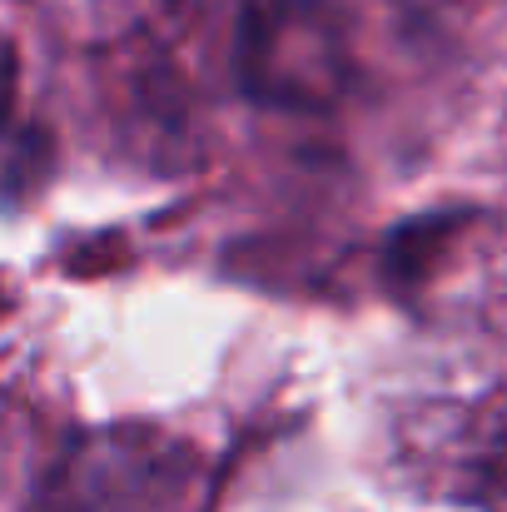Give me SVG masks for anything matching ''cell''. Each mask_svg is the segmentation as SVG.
I'll list each match as a JSON object with an SVG mask.
<instances>
[{
    "label": "cell",
    "instance_id": "1",
    "mask_svg": "<svg viewBox=\"0 0 507 512\" xmlns=\"http://www.w3.org/2000/svg\"><path fill=\"white\" fill-rule=\"evenodd\" d=\"M244 90L279 110H319L343 90L348 55L329 5L319 0H259L239 30Z\"/></svg>",
    "mask_w": 507,
    "mask_h": 512
},
{
    "label": "cell",
    "instance_id": "2",
    "mask_svg": "<svg viewBox=\"0 0 507 512\" xmlns=\"http://www.w3.org/2000/svg\"><path fill=\"white\" fill-rule=\"evenodd\" d=\"M488 458H493V468L507 478V393L498 398V408H493V418H488Z\"/></svg>",
    "mask_w": 507,
    "mask_h": 512
}]
</instances>
